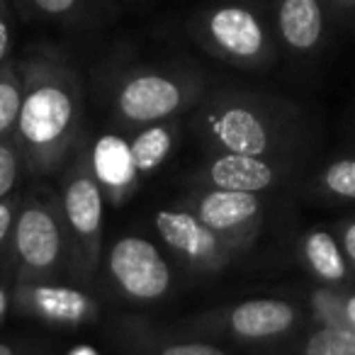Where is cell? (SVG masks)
Wrapping results in <instances>:
<instances>
[{"instance_id": "6da1fadb", "label": "cell", "mask_w": 355, "mask_h": 355, "mask_svg": "<svg viewBox=\"0 0 355 355\" xmlns=\"http://www.w3.org/2000/svg\"><path fill=\"white\" fill-rule=\"evenodd\" d=\"M22 107L15 132L35 161H49L73 134L80 117V83L73 69L51 51L22 61Z\"/></svg>"}, {"instance_id": "7a4b0ae2", "label": "cell", "mask_w": 355, "mask_h": 355, "mask_svg": "<svg viewBox=\"0 0 355 355\" xmlns=\"http://www.w3.org/2000/svg\"><path fill=\"white\" fill-rule=\"evenodd\" d=\"M193 35L209 54L241 69H263L275 56V42L263 12L239 0L200 10L193 17Z\"/></svg>"}, {"instance_id": "3957f363", "label": "cell", "mask_w": 355, "mask_h": 355, "mask_svg": "<svg viewBox=\"0 0 355 355\" xmlns=\"http://www.w3.org/2000/svg\"><path fill=\"white\" fill-rule=\"evenodd\" d=\"M198 90V80L166 71H134L119 80L114 93V110L124 122L151 124L163 122L185 107Z\"/></svg>"}, {"instance_id": "277c9868", "label": "cell", "mask_w": 355, "mask_h": 355, "mask_svg": "<svg viewBox=\"0 0 355 355\" xmlns=\"http://www.w3.org/2000/svg\"><path fill=\"white\" fill-rule=\"evenodd\" d=\"M107 270L114 285L139 302L161 300L171 287V268L151 241L141 236H124L112 246Z\"/></svg>"}, {"instance_id": "5b68a950", "label": "cell", "mask_w": 355, "mask_h": 355, "mask_svg": "<svg viewBox=\"0 0 355 355\" xmlns=\"http://www.w3.org/2000/svg\"><path fill=\"white\" fill-rule=\"evenodd\" d=\"M207 129L227 153L263 156L270 148V124L253 98H219L207 110Z\"/></svg>"}, {"instance_id": "8992f818", "label": "cell", "mask_w": 355, "mask_h": 355, "mask_svg": "<svg viewBox=\"0 0 355 355\" xmlns=\"http://www.w3.org/2000/svg\"><path fill=\"white\" fill-rule=\"evenodd\" d=\"M103 212L105 200L98 178L85 168L76 171L64 190V214L66 229L76 248L78 270H90L95 263L103 234Z\"/></svg>"}, {"instance_id": "52a82bcc", "label": "cell", "mask_w": 355, "mask_h": 355, "mask_svg": "<svg viewBox=\"0 0 355 355\" xmlns=\"http://www.w3.org/2000/svg\"><path fill=\"white\" fill-rule=\"evenodd\" d=\"M66 234L46 205H27L12 224V248L20 268L30 275H49L64 258Z\"/></svg>"}, {"instance_id": "ba28073f", "label": "cell", "mask_w": 355, "mask_h": 355, "mask_svg": "<svg viewBox=\"0 0 355 355\" xmlns=\"http://www.w3.org/2000/svg\"><path fill=\"white\" fill-rule=\"evenodd\" d=\"M153 227L161 234V239L175 253L190 261L193 266L217 268L224 261L229 239L219 236L217 232L200 222L198 214H190L185 209H161L153 217Z\"/></svg>"}, {"instance_id": "9c48e42d", "label": "cell", "mask_w": 355, "mask_h": 355, "mask_svg": "<svg viewBox=\"0 0 355 355\" xmlns=\"http://www.w3.org/2000/svg\"><path fill=\"white\" fill-rule=\"evenodd\" d=\"M326 0H272V27L292 54H314L326 37Z\"/></svg>"}, {"instance_id": "30bf717a", "label": "cell", "mask_w": 355, "mask_h": 355, "mask_svg": "<svg viewBox=\"0 0 355 355\" xmlns=\"http://www.w3.org/2000/svg\"><path fill=\"white\" fill-rule=\"evenodd\" d=\"M195 214L200 222L207 224L219 236L234 241L236 234L251 229L261 217V198L258 193H241V190H219L202 195L198 200Z\"/></svg>"}, {"instance_id": "8fae6325", "label": "cell", "mask_w": 355, "mask_h": 355, "mask_svg": "<svg viewBox=\"0 0 355 355\" xmlns=\"http://www.w3.org/2000/svg\"><path fill=\"white\" fill-rule=\"evenodd\" d=\"M297 309L285 300H248L234 306L229 326L236 336L251 340L275 338L295 326Z\"/></svg>"}, {"instance_id": "7c38bea8", "label": "cell", "mask_w": 355, "mask_h": 355, "mask_svg": "<svg viewBox=\"0 0 355 355\" xmlns=\"http://www.w3.org/2000/svg\"><path fill=\"white\" fill-rule=\"evenodd\" d=\"M275 168L263 156H243V153H222L207 168V180L219 190H241V193H261L275 183Z\"/></svg>"}, {"instance_id": "4fadbf2b", "label": "cell", "mask_w": 355, "mask_h": 355, "mask_svg": "<svg viewBox=\"0 0 355 355\" xmlns=\"http://www.w3.org/2000/svg\"><path fill=\"white\" fill-rule=\"evenodd\" d=\"M304 256L311 272L321 282L338 285L348 277V258L329 232H311L304 241Z\"/></svg>"}, {"instance_id": "5bb4252c", "label": "cell", "mask_w": 355, "mask_h": 355, "mask_svg": "<svg viewBox=\"0 0 355 355\" xmlns=\"http://www.w3.org/2000/svg\"><path fill=\"white\" fill-rule=\"evenodd\" d=\"M22 107V73L20 66L8 59L0 66V139L17 127Z\"/></svg>"}, {"instance_id": "9a60e30c", "label": "cell", "mask_w": 355, "mask_h": 355, "mask_svg": "<svg viewBox=\"0 0 355 355\" xmlns=\"http://www.w3.org/2000/svg\"><path fill=\"white\" fill-rule=\"evenodd\" d=\"M171 148V132L166 127H148L129 144V161L139 173H146L163 161V156Z\"/></svg>"}, {"instance_id": "2e32d148", "label": "cell", "mask_w": 355, "mask_h": 355, "mask_svg": "<svg viewBox=\"0 0 355 355\" xmlns=\"http://www.w3.org/2000/svg\"><path fill=\"white\" fill-rule=\"evenodd\" d=\"M304 355H355V331L324 326L309 336Z\"/></svg>"}, {"instance_id": "e0dca14e", "label": "cell", "mask_w": 355, "mask_h": 355, "mask_svg": "<svg viewBox=\"0 0 355 355\" xmlns=\"http://www.w3.org/2000/svg\"><path fill=\"white\" fill-rule=\"evenodd\" d=\"M93 0H20L27 12L42 20L54 22H76L88 12Z\"/></svg>"}, {"instance_id": "ac0fdd59", "label": "cell", "mask_w": 355, "mask_h": 355, "mask_svg": "<svg viewBox=\"0 0 355 355\" xmlns=\"http://www.w3.org/2000/svg\"><path fill=\"white\" fill-rule=\"evenodd\" d=\"M326 188L343 200H355V158H343L326 168Z\"/></svg>"}, {"instance_id": "d6986e66", "label": "cell", "mask_w": 355, "mask_h": 355, "mask_svg": "<svg viewBox=\"0 0 355 355\" xmlns=\"http://www.w3.org/2000/svg\"><path fill=\"white\" fill-rule=\"evenodd\" d=\"M122 146H117L114 139H105L98 146V161H114L117 151ZM134 168L132 166H117V163H107V166H98V175L103 178L107 185H119V180H129Z\"/></svg>"}, {"instance_id": "ffe728a7", "label": "cell", "mask_w": 355, "mask_h": 355, "mask_svg": "<svg viewBox=\"0 0 355 355\" xmlns=\"http://www.w3.org/2000/svg\"><path fill=\"white\" fill-rule=\"evenodd\" d=\"M20 175V156L10 144L0 141V200H6Z\"/></svg>"}, {"instance_id": "44dd1931", "label": "cell", "mask_w": 355, "mask_h": 355, "mask_svg": "<svg viewBox=\"0 0 355 355\" xmlns=\"http://www.w3.org/2000/svg\"><path fill=\"white\" fill-rule=\"evenodd\" d=\"M158 355H227V353L207 343H175L163 348Z\"/></svg>"}, {"instance_id": "7402d4cb", "label": "cell", "mask_w": 355, "mask_h": 355, "mask_svg": "<svg viewBox=\"0 0 355 355\" xmlns=\"http://www.w3.org/2000/svg\"><path fill=\"white\" fill-rule=\"evenodd\" d=\"M8 12L0 10V66L10 59V46H12V32H10V20Z\"/></svg>"}, {"instance_id": "603a6c76", "label": "cell", "mask_w": 355, "mask_h": 355, "mask_svg": "<svg viewBox=\"0 0 355 355\" xmlns=\"http://www.w3.org/2000/svg\"><path fill=\"white\" fill-rule=\"evenodd\" d=\"M12 224H15V212H12L10 202L0 200V246L8 241V236L12 234Z\"/></svg>"}, {"instance_id": "cb8c5ba5", "label": "cell", "mask_w": 355, "mask_h": 355, "mask_svg": "<svg viewBox=\"0 0 355 355\" xmlns=\"http://www.w3.org/2000/svg\"><path fill=\"white\" fill-rule=\"evenodd\" d=\"M343 253L348 261L355 263V222L348 224L343 232Z\"/></svg>"}, {"instance_id": "d4e9b609", "label": "cell", "mask_w": 355, "mask_h": 355, "mask_svg": "<svg viewBox=\"0 0 355 355\" xmlns=\"http://www.w3.org/2000/svg\"><path fill=\"white\" fill-rule=\"evenodd\" d=\"M326 3L336 10H355V0H326Z\"/></svg>"}, {"instance_id": "484cf974", "label": "cell", "mask_w": 355, "mask_h": 355, "mask_svg": "<svg viewBox=\"0 0 355 355\" xmlns=\"http://www.w3.org/2000/svg\"><path fill=\"white\" fill-rule=\"evenodd\" d=\"M8 292L3 290V287H0V319H3V316H6V311H8Z\"/></svg>"}, {"instance_id": "4316f807", "label": "cell", "mask_w": 355, "mask_h": 355, "mask_svg": "<svg viewBox=\"0 0 355 355\" xmlns=\"http://www.w3.org/2000/svg\"><path fill=\"white\" fill-rule=\"evenodd\" d=\"M0 355H15V353H12V348H10V345L0 343Z\"/></svg>"}, {"instance_id": "83f0119b", "label": "cell", "mask_w": 355, "mask_h": 355, "mask_svg": "<svg viewBox=\"0 0 355 355\" xmlns=\"http://www.w3.org/2000/svg\"><path fill=\"white\" fill-rule=\"evenodd\" d=\"M0 10L10 15V0H0Z\"/></svg>"}, {"instance_id": "f1b7e54d", "label": "cell", "mask_w": 355, "mask_h": 355, "mask_svg": "<svg viewBox=\"0 0 355 355\" xmlns=\"http://www.w3.org/2000/svg\"><path fill=\"white\" fill-rule=\"evenodd\" d=\"M348 314H350V319H353V324H355V300H350V306H348Z\"/></svg>"}]
</instances>
